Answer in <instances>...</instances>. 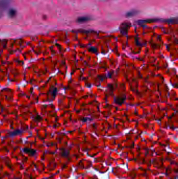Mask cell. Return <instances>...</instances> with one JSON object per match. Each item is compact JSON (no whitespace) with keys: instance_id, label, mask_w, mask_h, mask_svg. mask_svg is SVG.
<instances>
[{"instance_id":"3","label":"cell","mask_w":178,"mask_h":179,"mask_svg":"<svg viewBox=\"0 0 178 179\" xmlns=\"http://www.w3.org/2000/svg\"><path fill=\"white\" fill-rule=\"evenodd\" d=\"M136 14H137V11H135V10H133L132 11H130V12H129L128 13H127L126 15L127 17H131L133 16H134Z\"/></svg>"},{"instance_id":"4","label":"cell","mask_w":178,"mask_h":179,"mask_svg":"<svg viewBox=\"0 0 178 179\" xmlns=\"http://www.w3.org/2000/svg\"><path fill=\"white\" fill-rule=\"evenodd\" d=\"M51 91H52V92L51 93V95H53V98H54L55 96V94H56V88H54V89H51Z\"/></svg>"},{"instance_id":"2","label":"cell","mask_w":178,"mask_h":179,"mask_svg":"<svg viewBox=\"0 0 178 179\" xmlns=\"http://www.w3.org/2000/svg\"><path fill=\"white\" fill-rule=\"evenodd\" d=\"M125 100V98L124 97H117L115 99V103L118 104H122Z\"/></svg>"},{"instance_id":"1","label":"cell","mask_w":178,"mask_h":179,"mask_svg":"<svg viewBox=\"0 0 178 179\" xmlns=\"http://www.w3.org/2000/svg\"><path fill=\"white\" fill-rule=\"evenodd\" d=\"M91 19V17L88 16H81L78 18L77 21L79 23H85L90 21Z\"/></svg>"}]
</instances>
